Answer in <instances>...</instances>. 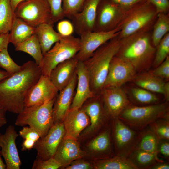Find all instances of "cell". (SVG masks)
I'll return each instance as SVG.
<instances>
[{"mask_svg":"<svg viewBox=\"0 0 169 169\" xmlns=\"http://www.w3.org/2000/svg\"><path fill=\"white\" fill-rule=\"evenodd\" d=\"M42 74L35 62L25 63L19 71L0 82V105L6 111L19 114L25 107L27 93Z\"/></svg>","mask_w":169,"mask_h":169,"instance_id":"obj_1","label":"cell"},{"mask_svg":"<svg viewBox=\"0 0 169 169\" xmlns=\"http://www.w3.org/2000/svg\"><path fill=\"white\" fill-rule=\"evenodd\" d=\"M118 35L100 47L83 62L89 75L91 90L95 95H99L103 89L111 61L119 49L121 38Z\"/></svg>","mask_w":169,"mask_h":169,"instance_id":"obj_2","label":"cell"},{"mask_svg":"<svg viewBox=\"0 0 169 169\" xmlns=\"http://www.w3.org/2000/svg\"><path fill=\"white\" fill-rule=\"evenodd\" d=\"M152 31L134 33L120 38V46L116 55L127 60L136 71L152 63L156 47L151 39Z\"/></svg>","mask_w":169,"mask_h":169,"instance_id":"obj_3","label":"cell"},{"mask_svg":"<svg viewBox=\"0 0 169 169\" xmlns=\"http://www.w3.org/2000/svg\"><path fill=\"white\" fill-rule=\"evenodd\" d=\"M158 15L155 7L147 0L140 2L126 10L117 28L122 38L138 32L152 31Z\"/></svg>","mask_w":169,"mask_h":169,"instance_id":"obj_4","label":"cell"},{"mask_svg":"<svg viewBox=\"0 0 169 169\" xmlns=\"http://www.w3.org/2000/svg\"><path fill=\"white\" fill-rule=\"evenodd\" d=\"M118 118L132 129L141 131L158 119L169 118V102L143 106L131 104Z\"/></svg>","mask_w":169,"mask_h":169,"instance_id":"obj_5","label":"cell"},{"mask_svg":"<svg viewBox=\"0 0 169 169\" xmlns=\"http://www.w3.org/2000/svg\"><path fill=\"white\" fill-rule=\"evenodd\" d=\"M56 97L40 105L25 107L18 114L15 125H28L37 131L41 137L45 136L54 124L53 109Z\"/></svg>","mask_w":169,"mask_h":169,"instance_id":"obj_6","label":"cell"},{"mask_svg":"<svg viewBox=\"0 0 169 169\" xmlns=\"http://www.w3.org/2000/svg\"><path fill=\"white\" fill-rule=\"evenodd\" d=\"M80 47L79 38L72 35L63 36L43 55L39 65L42 74L50 78L52 70L60 63L75 56Z\"/></svg>","mask_w":169,"mask_h":169,"instance_id":"obj_7","label":"cell"},{"mask_svg":"<svg viewBox=\"0 0 169 169\" xmlns=\"http://www.w3.org/2000/svg\"><path fill=\"white\" fill-rule=\"evenodd\" d=\"M14 13L15 16L35 27L44 23H54L47 0L23 1L18 5Z\"/></svg>","mask_w":169,"mask_h":169,"instance_id":"obj_8","label":"cell"},{"mask_svg":"<svg viewBox=\"0 0 169 169\" xmlns=\"http://www.w3.org/2000/svg\"><path fill=\"white\" fill-rule=\"evenodd\" d=\"M112 119V138L115 155L128 158L135 149L141 131L132 129L118 118Z\"/></svg>","mask_w":169,"mask_h":169,"instance_id":"obj_9","label":"cell"},{"mask_svg":"<svg viewBox=\"0 0 169 169\" xmlns=\"http://www.w3.org/2000/svg\"><path fill=\"white\" fill-rule=\"evenodd\" d=\"M127 9L109 0L98 5L93 31L107 32L117 28Z\"/></svg>","mask_w":169,"mask_h":169,"instance_id":"obj_10","label":"cell"},{"mask_svg":"<svg viewBox=\"0 0 169 169\" xmlns=\"http://www.w3.org/2000/svg\"><path fill=\"white\" fill-rule=\"evenodd\" d=\"M119 33L118 28L107 32L93 31L82 33L80 35V49L75 57L79 61H85L98 48Z\"/></svg>","mask_w":169,"mask_h":169,"instance_id":"obj_11","label":"cell"},{"mask_svg":"<svg viewBox=\"0 0 169 169\" xmlns=\"http://www.w3.org/2000/svg\"><path fill=\"white\" fill-rule=\"evenodd\" d=\"M136 72L131 63L115 55L110 63L103 89L121 87L125 83L134 78Z\"/></svg>","mask_w":169,"mask_h":169,"instance_id":"obj_12","label":"cell"},{"mask_svg":"<svg viewBox=\"0 0 169 169\" xmlns=\"http://www.w3.org/2000/svg\"><path fill=\"white\" fill-rule=\"evenodd\" d=\"M65 134L63 122L54 123L47 134L36 142L33 148L37 156L44 160L53 157Z\"/></svg>","mask_w":169,"mask_h":169,"instance_id":"obj_13","label":"cell"},{"mask_svg":"<svg viewBox=\"0 0 169 169\" xmlns=\"http://www.w3.org/2000/svg\"><path fill=\"white\" fill-rule=\"evenodd\" d=\"M58 91L50 78L42 74L27 93L24 99L25 107L42 105L56 97Z\"/></svg>","mask_w":169,"mask_h":169,"instance_id":"obj_14","label":"cell"},{"mask_svg":"<svg viewBox=\"0 0 169 169\" xmlns=\"http://www.w3.org/2000/svg\"><path fill=\"white\" fill-rule=\"evenodd\" d=\"M18 136L14 126L11 125L0 136L1 153L4 158L6 169H19L22 165L15 142Z\"/></svg>","mask_w":169,"mask_h":169,"instance_id":"obj_15","label":"cell"},{"mask_svg":"<svg viewBox=\"0 0 169 169\" xmlns=\"http://www.w3.org/2000/svg\"><path fill=\"white\" fill-rule=\"evenodd\" d=\"M100 95L106 111L112 119L118 118L131 104L121 87L104 88Z\"/></svg>","mask_w":169,"mask_h":169,"instance_id":"obj_16","label":"cell"},{"mask_svg":"<svg viewBox=\"0 0 169 169\" xmlns=\"http://www.w3.org/2000/svg\"><path fill=\"white\" fill-rule=\"evenodd\" d=\"M100 0H87L81 11L72 17V23L78 34L93 31L97 9Z\"/></svg>","mask_w":169,"mask_h":169,"instance_id":"obj_17","label":"cell"},{"mask_svg":"<svg viewBox=\"0 0 169 169\" xmlns=\"http://www.w3.org/2000/svg\"><path fill=\"white\" fill-rule=\"evenodd\" d=\"M77 82V76L76 72L70 83L59 91L53 109L54 123L63 122L69 111L75 93Z\"/></svg>","mask_w":169,"mask_h":169,"instance_id":"obj_18","label":"cell"},{"mask_svg":"<svg viewBox=\"0 0 169 169\" xmlns=\"http://www.w3.org/2000/svg\"><path fill=\"white\" fill-rule=\"evenodd\" d=\"M91 99V101L81 108L90 120V125L85 130L86 133L99 130L107 120L111 119L106 111L100 95H95Z\"/></svg>","mask_w":169,"mask_h":169,"instance_id":"obj_19","label":"cell"},{"mask_svg":"<svg viewBox=\"0 0 169 169\" xmlns=\"http://www.w3.org/2000/svg\"><path fill=\"white\" fill-rule=\"evenodd\" d=\"M76 73L77 87L70 109L80 108L88 99L95 95L91 90L89 75L83 62L78 61Z\"/></svg>","mask_w":169,"mask_h":169,"instance_id":"obj_20","label":"cell"},{"mask_svg":"<svg viewBox=\"0 0 169 169\" xmlns=\"http://www.w3.org/2000/svg\"><path fill=\"white\" fill-rule=\"evenodd\" d=\"M89 120L81 108L70 109L63 121L65 130L64 137L77 140L81 132L89 125Z\"/></svg>","mask_w":169,"mask_h":169,"instance_id":"obj_21","label":"cell"},{"mask_svg":"<svg viewBox=\"0 0 169 169\" xmlns=\"http://www.w3.org/2000/svg\"><path fill=\"white\" fill-rule=\"evenodd\" d=\"M78 61L74 56L58 64L51 71L50 79L59 91L72 80L76 72Z\"/></svg>","mask_w":169,"mask_h":169,"instance_id":"obj_22","label":"cell"},{"mask_svg":"<svg viewBox=\"0 0 169 169\" xmlns=\"http://www.w3.org/2000/svg\"><path fill=\"white\" fill-rule=\"evenodd\" d=\"M84 155L76 140L64 137L53 157L64 166Z\"/></svg>","mask_w":169,"mask_h":169,"instance_id":"obj_23","label":"cell"},{"mask_svg":"<svg viewBox=\"0 0 169 169\" xmlns=\"http://www.w3.org/2000/svg\"><path fill=\"white\" fill-rule=\"evenodd\" d=\"M88 148L99 154L101 159L111 157L115 155L112 149L111 129L107 128L101 132L88 144Z\"/></svg>","mask_w":169,"mask_h":169,"instance_id":"obj_24","label":"cell"},{"mask_svg":"<svg viewBox=\"0 0 169 169\" xmlns=\"http://www.w3.org/2000/svg\"><path fill=\"white\" fill-rule=\"evenodd\" d=\"M36 28L14 16L9 32V43L15 47L35 34Z\"/></svg>","mask_w":169,"mask_h":169,"instance_id":"obj_25","label":"cell"},{"mask_svg":"<svg viewBox=\"0 0 169 169\" xmlns=\"http://www.w3.org/2000/svg\"><path fill=\"white\" fill-rule=\"evenodd\" d=\"M54 25L41 24L36 28L35 33L39 41L43 54L51 48L52 45L59 41L63 36L55 31Z\"/></svg>","mask_w":169,"mask_h":169,"instance_id":"obj_26","label":"cell"},{"mask_svg":"<svg viewBox=\"0 0 169 169\" xmlns=\"http://www.w3.org/2000/svg\"><path fill=\"white\" fill-rule=\"evenodd\" d=\"M157 153H151L135 149L127 158L137 169H150L157 162L163 161L158 156Z\"/></svg>","mask_w":169,"mask_h":169,"instance_id":"obj_27","label":"cell"},{"mask_svg":"<svg viewBox=\"0 0 169 169\" xmlns=\"http://www.w3.org/2000/svg\"><path fill=\"white\" fill-rule=\"evenodd\" d=\"M94 167L96 169H137L128 158L116 155L96 161Z\"/></svg>","mask_w":169,"mask_h":169,"instance_id":"obj_28","label":"cell"},{"mask_svg":"<svg viewBox=\"0 0 169 169\" xmlns=\"http://www.w3.org/2000/svg\"><path fill=\"white\" fill-rule=\"evenodd\" d=\"M135 82L140 87L164 95L165 83L161 78L154 76L151 73L138 76L136 78Z\"/></svg>","mask_w":169,"mask_h":169,"instance_id":"obj_29","label":"cell"},{"mask_svg":"<svg viewBox=\"0 0 169 169\" xmlns=\"http://www.w3.org/2000/svg\"><path fill=\"white\" fill-rule=\"evenodd\" d=\"M159 140L155 133L148 125L141 131L135 149L151 153H157Z\"/></svg>","mask_w":169,"mask_h":169,"instance_id":"obj_30","label":"cell"},{"mask_svg":"<svg viewBox=\"0 0 169 169\" xmlns=\"http://www.w3.org/2000/svg\"><path fill=\"white\" fill-rule=\"evenodd\" d=\"M15 50L27 53L34 59L39 66L43 57L40 45L37 35L35 34L16 47Z\"/></svg>","mask_w":169,"mask_h":169,"instance_id":"obj_31","label":"cell"},{"mask_svg":"<svg viewBox=\"0 0 169 169\" xmlns=\"http://www.w3.org/2000/svg\"><path fill=\"white\" fill-rule=\"evenodd\" d=\"M168 33H169V13H158L151 33L152 41L155 47H156L162 38Z\"/></svg>","mask_w":169,"mask_h":169,"instance_id":"obj_32","label":"cell"},{"mask_svg":"<svg viewBox=\"0 0 169 169\" xmlns=\"http://www.w3.org/2000/svg\"><path fill=\"white\" fill-rule=\"evenodd\" d=\"M14 16L10 0H0V35L9 32Z\"/></svg>","mask_w":169,"mask_h":169,"instance_id":"obj_33","label":"cell"},{"mask_svg":"<svg viewBox=\"0 0 169 169\" xmlns=\"http://www.w3.org/2000/svg\"><path fill=\"white\" fill-rule=\"evenodd\" d=\"M132 99L138 104L146 105L159 103L158 97L154 94L143 88H134L131 90Z\"/></svg>","mask_w":169,"mask_h":169,"instance_id":"obj_34","label":"cell"},{"mask_svg":"<svg viewBox=\"0 0 169 169\" xmlns=\"http://www.w3.org/2000/svg\"><path fill=\"white\" fill-rule=\"evenodd\" d=\"M169 33L166 34L156 47L152 64L155 68L160 64L169 56Z\"/></svg>","mask_w":169,"mask_h":169,"instance_id":"obj_35","label":"cell"},{"mask_svg":"<svg viewBox=\"0 0 169 169\" xmlns=\"http://www.w3.org/2000/svg\"><path fill=\"white\" fill-rule=\"evenodd\" d=\"M149 125L159 139L169 140V118L158 119Z\"/></svg>","mask_w":169,"mask_h":169,"instance_id":"obj_36","label":"cell"},{"mask_svg":"<svg viewBox=\"0 0 169 169\" xmlns=\"http://www.w3.org/2000/svg\"><path fill=\"white\" fill-rule=\"evenodd\" d=\"M7 49L5 48L0 52V67L12 75L19 71L21 66L16 64L12 59Z\"/></svg>","mask_w":169,"mask_h":169,"instance_id":"obj_37","label":"cell"},{"mask_svg":"<svg viewBox=\"0 0 169 169\" xmlns=\"http://www.w3.org/2000/svg\"><path fill=\"white\" fill-rule=\"evenodd\" d=\"M87 0H63L62 8L64 16L71 18L81 11Z\"/></svg>","mask_w":169,"mask_h":169,"instance_id":"obj_38","label":"cell"},{"mask_svg":"<svg viewBox=\"0 0 169 169\" xmlns=\"http://www.w3.org/2000/svg\"><path fill=\"white\" fill-rule=\"evenodd\" d=\"M62 167L61 164L54 157L44 160L36 156L32 169H57Z\"/></svg>","mask_w":169,"mask_h":169,"instance_id":"obj_39","label":"cell"},{"mask_svg":"<svg viewBox=\"0 0 169 169\" xmlns=\"http://www.w3.org/2000/svg\"><path fill=\"white\" fill-rule=\"evenodd\" d=\"M50 7L54 23L64 17L62 8L63 0H47Z\"/></svg>","mask_w":169,"mask_h":169,"instance_id":"obj_40","label":"cell"},{"mask_svg":"<svg viewBox=\"0 0 169 169\" xmlns=\"http://www.w3.org/2000/svg\"><path fill=\"white\" fill-rule=\"evenodd\" d=\"M152 75L160 78H169V56L151 73Z\"/></svg>","mask_w":169,"mask_h":169,"instance_id":"obj_41","label":"cell"},{"mask_svg":"<svg viewBox=\"0 0 169 169\" xmlns=\"http://www.w3.org/2000/svg\"><path fill=\"white\" fill-rule=\"evenodd\" d=\"M58 33L63 36L72 35L74 31V28L72 22L67 20H62L57 25Z\"/></svg>","mask_w":169,"mask_h":169,"instance_id":"obj_42","label":"cell"},{"mask_svg":"<svg viewBox=\"0 0 169 169\" xmlns=\"http://www.w3.org/2000/svg\"><path fill=\"white\" fill-rule=\"evenodd\" d=\"M19 135L23 139H31L36 142L41 137L39 133L36 130L26 126H23V128L20 131Z\"/></svg>","mask_w":169,"mask_h":169,"instance_id":"obj_43","label":"cell"},{"mask_svg":"<svg viewBox=\"0 0 169 169\" xmlns=\"http://www.w3.org/2000/svg\"><path fill=\"white\" fill-rule=\"evenodd\" d=\"M155 8L157 13H168L169 1L168 0H147Z\"/></svg>","mask_w":169,"mask_h":169,"instance_id":"obj_44","label":"cell"},{"mask_svg":"<svg viewBox=\"0 0 169 169\" xmlns=\"http://www.w3.org/2000/svg\"><path fill=\"white\" fill-rule=\"evenodd\" d=\"M157 152L167 161L169 160V140L160 139L158 143Z\"/></svg>","mask_w":169,"mask_h":169,"instance_id":"obj_45","label":"cell"},{"mask_svg":"<svg viewBox=\"0 0 169 169\" xmlns=\"http://www.w3.org/2000/svg\"><path fill=\"white\" fill-rule=\"evenodd\" d=\"M92 168L89 162L84 161H74L68 165L66 169H90Z\"/></svg>","mask_w":169,"mask_h":169,"instance_id":"obj_46","label":"cell"},{"mask_svg":"<svg viewBox=\"0 0 169 169\" xmlns=\"http://www.w3.org/2000/svg\"><path fill=\"white\" fill-rule=\"evenodd\" d=\"M127 9L135 4L144 0H109Z\"/></svg>","mask_w":169,"mask_h":169,"instance_id":"obj_47","label":"cell"},{"mask_svg":"<svg viewBox=\"0 0 169 169\" xmlns=\"http://www.w3.org/2000/svg\"><path fill=\"white\" fill-rule=\"evenodd\" d=\"M36 141L30 139H25L21 145V150L25 151L30 150L33 148Z\"/></svg>","mask_w":169,"mask_h":169,"instance_id":"obj_48","label":"cell"},{"mask_svg":"<svg viewBox=\"0 0 169 169\" xmlns=\"http://www.w3.org/2000/svg\"><path fill=\"white\" fill-rule=\"evenodd\" d=\"M9 43V32L0 35V52L3 49L8 48Z\"/></svg>","mask_w":169,"mask_h":169,"instance_id":"obj_49","label":"cell"},{"mask_svg":"<svg viewBox=\"0 0 169 169\" xmlns=\"http://www.w3.org/2000/svg\"><path fill=\"white\" fill-rule=\"evenodd\" d=\"M7 111L0 105V129L7 122L6 115Z\"/></svg>","mask_w":169,"mask_h":169,"instance_id":"obj_50","label":"cell"},{"mask_svg":"<svg viewBox=\"0 0 169 169\" xmlns=\"http://www.w3.org/2000/svg\"><path fill=\"white\" fill-rule=\"evenodd\" d=\"M169 163L168 161H164L157 162L151 167L150 169H169Z\"/></svg>","mask_w":169,"mask_h":169,"instance_id":"obj_51","label":"cell"},{"mask_svg":"<svg viewBox=\"0 0 169 169\" xmlns=\"http://www.w3.org/2000/svg\"><path fill=\"white\" fill-rule=\"evenodd\" d=\"M166 101L169 100V82L165 83L164 87V95Z\"/></svg>","mask_w":169,"mask_h":169,"instance_id":"obj_52","label":"cell"},{"mask_svg":"<svg viewBox=\"0 0 169 169\" xmlns=\"http://www.w3.org/2000/svg\"><path fill=\"white\" fill-rule=\"evenodd\" d=\"M11 75L5 71L0 70V82Z\"/></svg>","mask_w":169,"mask_h":169,"instance_id":"obj_53","label":"cell"},{"mask_svg":"<svg viewBox=\"0 0 169 169\" xmlns=\"http://www.w3.org/2000/svg\"><path fill=\"white\" fill-rule=\"evenodd\" d=\"M25 0H10L12 8L14 11L20 2Z\"/></svg>","mask_w":169,"mask_h":169,"instance_id":"obj_54","label":"cell"},{"mask_svg":"<svg viewBox=\"0 0 169 169\" xmlns=\"http://www.w3.org/2000/svg\"><path fill=\"white\" fill-rule=\"evenodd\" d=\"M1 151L0 150V169H6V165L4 163L1 158Z\"/></svg>","mask_w":169,"mask_h":169,"instance_id":"obj_55","label":"cell"},{"mask_svg":"<svg viewBox=\"0 0 169 169\" xmlns=\"http://www.w3.org/2000/svg\"><path fill=\"white\" fill-rule=\"evenodd\" d=\"M1 133H0V135H1Z\"/></svg>","mask_w":169,"mask_h":169,"instance_id":"obj_56","label":"cell"}]
</instances>
